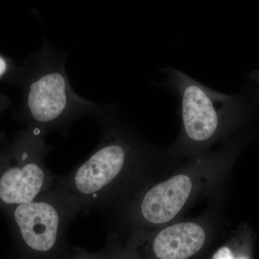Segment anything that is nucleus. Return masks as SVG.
Here are the masks:
<instances>
[{"mask_svg":"<svg viewBox=\"0 0 259 259\" xmlns=\"http://www.w3.org/2000/svg\"><path fill=\"white\" fill-rule=\"evenodd\" d=\"M168 84L180 98L179 152L204 153L243 124L247 107L241 97L218 93L178 70H168Z\"/></svg>","mask_w":259,"mask_h":259,"instance_id":"nucleus-1","label":"nucleus"},{"mask_svg":"<svg viewBox=\"0 0 259 259\" xmlns=\"http://www.w3.org/2000/svg\"><path fill=\"white\" fill-rule=\"evenodd\" d=\"M231 153L226 148L199 153L183 169L146 189L135 203L136 219L149 228L171 224L203 190L205 176L231 158Z\"/></svg>","mask_w":259,"mask_h":259,"instance_id":"nucleus-2","label":"nucleus"},{"mask_svg":"<svg viewBox=\"0 0 259 259\" xmlns=\"http://www.w3.org/2000/svg\"><path fill=\"white\" fill-rule=\"evenodd\" d=\"M135 159L134 146L115 138L97 150L69 177V190L80 199H100L127 175Z\"/></svg>","mask_w":259,"mask_h":259,"instance_id":"nucleus-3","label":"nucleus"},{"mask_svg":"<svg viewBox=\"0 0 259 259\" xmlns=\"http://www.w3.org/2000/svg\"><path fill=\"white\" fill-rule=\"evenodd\" d=\"M14 219L24 243L37 252L49 251L62 236L64 216L55 201L35 199L15 207Z\"/></svg>","mask_w":259,"mask_h":259,"instance_id":"nucleus-4","label":"nucleus"},{"mask_svg":"<svg viewBox=\"0 0 259 259\" xmlns=\"http://www.w3.org/2000/svg\"><path fill=\"white\" fill-rule=\"evenodd\" d=\"M51 182L41 158L25 153L20 163L0 175V201L8 205L28 203L37 199Z\"/></svg>","mask_w":259,"mask_h":259,"instance_id":"nucleus-5","label":"nucleus"},{"mask_svg":"<svg viewBox=\"0 0 259 259\" xmlns=\"http://www.w3.org/2000/svg\"><path fill=\"white\" fill-rule=\"evenodd\" d=\"M152 248L159 259H189L203 248L208 228L198 221H184L163 226L153 235Z\"/></svg>","mask_w":259,"mask_h":259,"instance_id":"nucleus-6","label":"nucleus"},{"mask_svg":"<svg viewBox=\"0 0 259 259\" xmlns=\"http://www.w3.org/2000/svg\"><path fill=\"white\" fill-rule=\"evenodd\" d=\"M69 89L64 75L51 71L42 75L30 87L28 105L32 118L48 124L59 119L69 105Z\"/></svg>","mask_w":259,"mask_h":259,"instance_id":"nucleus-7","label":"nucleus"},{"mask_svg":"<svg viewBox=\"0 0 259 259\" xmlns=\"http://www.w3.org/2000/svg\"><path fill=\"white\" fill-rule=\"evenodd\" d=\"M212 259H249L246 256H235L231 248L228 247H223L221 249L218 250Z\"/></svg>","mask_w":259,"mask_h":259,"instance_id":"nucleus-8","label":"nucleus"},{"mask_svg":"<svg viewBox=\"0 0 259 259\" xmlns=\"http://www.w3.org/2000/svg\"><path fill=\"white\" fill-rule=\"evenodd\" d=\"M6 63L3 58L0 57V76L4 74L5 70H6Z\"/></svg>","mask_w":259,"mask_h":259,"instance_id":"nucleus-9","label":"nucleus"},{"mask_svg":"<svg viewBox=\"0 0 259 259\" xmlns=\"http://www.w3.org/2000/svg\"><path fill=\"white\" fill-rule=\"evenodd\" d=\"M258 99H259V91H258Z\"/></svg>","mask_w":259,"mask_h":259,"instance_id":"nucleus-10","label":"nucleus"}]
</instances>
